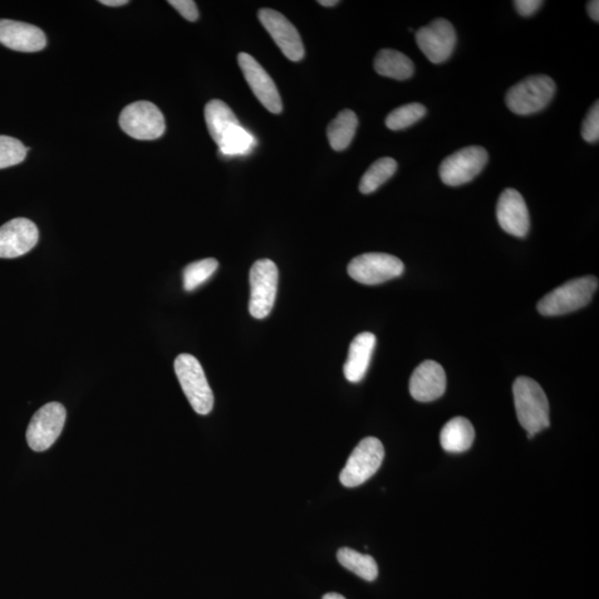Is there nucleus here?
Here are the masks:
<instances>
[{
    "label": "nucleus",
    "instance_id": "obj_13",
    "mask_svg": "<svg viewBox=\"0 0 599 599\" xmlns=\"http://www.w3.org/2000/svg\"><path fill=\"white\" fill-rule=\"evenodd\" d=\"M258 17L283 55L291 62L301 61L304 57V46L301 36L293 24L273 9H261Z\"/></svg>",
    "mask_w": 599,
    "mask_h": 599
},
{
    "label": "nucleus",
    "instance_id": "obj_11",
    "mask_svg": "<svg viewBox=\"0 0 599 599\" xmlns=\"http://www.w3.org/2000/svg\"><path fill=\"white\" fill-rule=\"evenodd\" d=\"M416 43L431 62L442 63L451 57L456 45V33L449 21L435 19L416 32Z\"/></svg>",
    "mask_w": 599,
    "mask_h": 599
},
{
    "label": "nucleus",
    "instance_id": "obj_19",
    "mask_svg": "<svg viewBox=\"0 0 599 599\" xmlns=\"http://www.w3.org/2000/svg\"><path fill=\"white\" fill-rule=\"evenodd\" d=\"M474 439V426L468 419L461 416L449 421L442 429L440 435L442 448L449 453H461L470 450Z\"/></svg>",
    "mask_w": 599,
    "mask_h": 599
},
{
    "label": "nucleus",
    "instance_id": "obj_8",
    "mask_svg": "<svg viewBox=\"0 0 599 599\" xmlns=\"http://www.w3.org/2000/svg\"><path fill=\"white\" fill-rule=\"evenodd\" d=\"M404 263L387 253H365L352 260L347 273L355 281L366 286H376L402 276Z\"/></svg>",
    "mask_w": 599,
    "mask_h": 599
},
{
    "label": "nucleus",
    "instance_id": "obj_20",
    "mask_svg": "<svg viewBox=\"0 0 599 599\" xmlns=\"http://www.w3.org/2000/svg\"><path fill=\"white\" fill-rule=\"evenodd\" d=\"M204 118L211 138L217 145L233 128L240 126V121L231 108L218 100L208 102L204 108Z\"/></svg>",
    "mask_w": 599,
    "mask_h": 599
},
{
    "label": "nucleus",
    "instance_id": "obj_4",
    "mask_svg": "<svg viewBox=\"0 0 599 599\" xmlns=\"http://www.w3.org/2000/svg\"><path fill=\"white\" fill-rule=\"evenodd\" d=\"M175 371L189 404L196 414L207 415L214 409V397L203 366L194 356H178Z\"/></svg>",
    "mask_w": 599,
    "mask_h": 599
},
{
    "label": "nucleus",
    "instance_id": "obj_2",
    "mask_svg": "<svg viewBox=\"0 0 599 599\" xmlns=\"http://www.w3.org/2000/svg\"><path fill=\"white\" fill-rule=\"evenodd\" d=\"M598 279L587 276L571 280L545 296L537 304L542 316L555 317L586 307L598 289Z\"/></svg>",
    "mask_w": 599,
    "mask_h": 599
},
{
    "label": "nucleus",
    "instance_id": "obj_25",
    "mask_svg": "<svg viewBox=\"0 0 599 599\" xmlns=\"http://www.w3.org/2000/svg\"><path fill=\"white\" fill-rule=\"evenodd\" d=\"M254 137L247 129L240 125L233 128L227 136L221 140L219 152L225 157H235L248 155L254 148Z\"/></svg>",
    "mask_w": 599,
    "mask_h": 599
},
{
    "label": "nucleus",
    "instance_id": "obj_9",
    "mask_svg": "<svg viewBox=\"0 0 599 599\" xmlns=\"http://www.w3.org/2000/svg\"><path fill=\"white\" fill-rule=\"evenodd\" d=\"M489 154L483 147L471 146L454 152L442 162L441 180L446 185L459 186L472 181L488 164Z\"/></svg>",
    "mask_w": 599,
    "mask_h": 599
},
{
    "label": "nucleus",
    "instance_id": "obj_15",
    "mask_svg": "<svg viewBox=\"0 0 599 599\" xmlns=\"http://www.w3.org/2000/svg\"><path fill=\"white\" fill-rule=\"evenodd\" d=\"M496 217L500 228L514 237L524 238L530 227L527 203L515 189H505L496 205Z\"/></svg>",
    "mask_w": 599,
    "mask_h": 599
},
{
    "label": "nucleus",
    "instance_id": "obj_27",
    "mask_svg": "<svg viewBox=\"0 0 599 599\" xmlns=\"http://www.w3.org/2000/svg\"><path fill=\"white\" fill-rule=\"evenodd\" d=\"M425 115L426 108L423 105L414 102V104L404 105L393 110L386 117L385 125L391 130H402L414 126Z\"/></svg>",
    "mask_w": 599,
    "mask_h": 599
},
{
    "label": "nucleus",
    "instance_id": "obj_31",
    "mask_svg": "<svg viewBox=\"0 0 599 599\" xmlns=\"http://www.w3.org/2000/svg\"><path fill=\"white\" fill-rule=\"evenodd\" d=\"M543 4L544 2H541V0H517V2H514V7L520 16L529 17L537 13L543 6Z\"/></svg>",
    "mask_w": 599,
    "mask_h": 599
},
{
    "label": "nucleus",
    "instance_id": "obj_28",
    "mask_svg": "<svg viewBox=\"0 0 599 599\" xmlns=\"http://www.w3.org/2000/svg\"><path fill=\"white\" fill-rule=\"evenodd\" d=\"M28 148L13 137L0 136V169L21 164L26 158Z\"/></svg>",
    "mask_w": 599,
    "mask_h": 599
},
{
    "label": "nucleus",
    "instance_id": "obj_30",
    "mask_svg": "<svg viewBox=\"0 0 599 599\" xmlns=\"http://www.w3.org/2000/svg\"><path fill=\"white\" fill-rule=\"evenodd\" d=\"M186 21L195 22L199 18L198 7L193 0H170L168 2Z\"/></svg>",
    "mask_w": 599,
    "mask_h": 599
},
{
    "label": "nucleus",
    "instance_id": "obj_34",
    "mask_svg": "<svg viewBox=\"0 0 599 599\" xmlns=\"http://www.w3.org/2000/svg\"><path fill=\"white\" fill-rule=\"evenodd\" d=\"M338 4V0H320V2H319V5H321V6L324 7H333Z\"/></svg>",
    "mask_w": 599,
    "mask_h": 599
},
{
    "label": "nucleus",
    "instance_id": "obj_18",
    "mask_svg": "<svg viewBox=\"0 0 599 599\" xmlns=\"http://www.w3.org/2000/svg\"><path fill=\"white\" fill-rule=\"evenodd\" d=\"M376 345V338L371 332L360 333L353 338L346 365L343 366L348 382L357 383L366 376Z\"/></svg>",
    "mask_w": 599,
    "mask_h": 599
},
{
    "label": "nucleus",
    "instance_id": "obj_23",
    "mask_svg": "<svg viewBox=\"0 0 599 599\" xmlns=\"http://www.w3.org/2000/svg\"><path fill=\"white\" fill-rule=\"evenodd\" d=\"M338 561L343 567L367 582L375 581L379 574L375 558L370 555L358 553L355 549L347 547L338 549Z\"/></svg>",
    "mask_w": 599,
    "mask_h": 599
},
{
    "label": "nucleus",
    "instance_id": "obj_5",
    "mask_svg": "<svg viewBox=\"0 0 599 599\" xmlns=\"http://www.w3.org/2000/svg\"><path fill=\"white\" fill-rule=\"evenodd\" d=\"M279 282V270L269 259L258 260L250 270L249 311L255 319L267 318L271 313L276 302Z\"/></svg>",
    "mask_w": 599,
    "mask_h": 599
},
{
    "label": "nucleus",
    "instance_id": "obj_10",
    "mask_svg": "<svg viewBox=\"0 0 599 599\" xmlns=\"http://www.w3.org/2000/svg\"><path fill=\"white\" fill-rule=\"evenodd\" d=\"M66 417L65 406L58 402L41 407L28 425L26 439L29 448L35 452L52 448L62 434Z\"/></svg>",
    "mask_w": 599,
    "mask_h": 599
},
{
    "label": "nucleus",
    "instance_id": "obj_21",
    "mask_svg": "<svg viewBox=\"0 0 599 599\" xmlns=\"http://www.w3.org/2000/svg\"><path fill=\"white\" fill-rule=\"evenodd\" d=\"M375 70L379 75L395 81L409 80L414 73V63L395 49H382L375 59Z\"/></svg>",
    "mask_w": 599,
    "mask_h": 599
},
{
    "label": "nucleus",
    "instance_id": "obj_26",
    "mask_svg": "<svg viewBox=\"0 0 599 599\" xmlns=\"http://www.w3.org/2000/svg\"><path fill=\"white\" fill-rule=\"evenodd\" d=\"M219 268L217 260L209 258L200 260L186 265L184 270V288L185 291H194L203 286L204 282L214 276Z\"/></svg>",
    "mask_w": 599,
    "mask_h": 599
},
{
    "label": "nucleus",
    "instance_id": "obj_3",
    "mask_svg": "<svg viewBox=\"0 0 599 599\" xmlns=\"http://www.w3.org/2000/svg\"><path fill=\"white\" fill-rule=\"evenodd\" d=\"M556 83L551 77L537 75L525 78L507 93L509 109L519 116H528L545 109L553 100Z\"/></svg>",
    "mask_w": 599,
    "mask_h": 599
},
{
    "label": "nucleus",
    "instance_id": "obj_24",
    "mask_svg": "<svg viewBox=\"0 0 599 599\" xmlns=\"http://www.w3.org/2000/svg\"><path fill=\"white\" fill-rule=\"evenodd\" d=\"M396 169L397 162L389 158V157L376 160L362 176L360 181L361 193L365 195L375 193L382 185L392 178Z\"/></svg>",
    "mask_w": 599,
    "mask_h": 599
},
{
    "label": "nucleus",
    "instance_id": "obj_33",
    "mask_svg": "<svg viewBox=\"0 0 599 599\" xmlns=\"http://www.w3.org/2000/svg\"><path fill=\"white\" fill-rule=\"evenodd\" d=\"M128 3H129L128 0H100V4L109 7L124 6V5H127Z\"/></svg>",
    "mask_w": 599,
    "mask_h": 599
},
{
    "label": "nucleus",
    "instance_id": "obj_6",
    "mask_svg": "<svg viewBox=\"0 0 599 599\" xmlns=\"http://www.w3.org/2000/svg\"><path fill=\"white\" fill-rule=\"evenodd\" d=\"M121 129L137 140H156L166 131L165 117L150 101H136L127 106L119 117Z\"/></svg>",
    "mask_w": 599,
    "mask_h": 599
},
{
    "label": "nucleus",
    "instance_id": "obj_7",
    "mask_svg": "<svg viewBox=\"0 0 599 599\" xmlns=\"http://www.w3.org/2000/svg\"><path fill=\"white\" fill-rule=\"evenodd\" d=\"M385 460V448L380 440L366 438L353 450L340 474V480L346 488H357L366 483L381 468Z\"/></svg>",
    "mask_w": 599,
    "mask_h": 599
},
{
    "label": "nucleus",
    "instance_id": "obj_14",
    "mask_svg": "<svg viewBox=\"0 0 599 599\" xmlns=\"http://www.w3.org/2000/svg\"><path fill=\"white\" fill-rule=\"evenodd\" d=\"M39 240L37 225L32 220L16 218L0 227V258L22 257L35 248Z\"/></svg>",
    "mask_w": 599,
    "mask_h": 599
},
{
    "label": "nucleus",
    "instance_id": "obj_12",
    "mask_svg": "<svg viewBox=\"0 0 599 599\" xmlns=\"http://www.w3.org/2000/svg\"><path fill=\"white\" fill-rule=\"evenodd\" d=\"M238 62L244 80L249 83L258 100L272 114H280L283 109L281 97L269 73L247 52L239 53Z\"/></svg>",
    "mask_w": 599,
    "mask_h": 599
},
{
    "label": "nucleus",
    "instance_id": "obj_35",
    "mask_svg": "<svg viewBox=\"0 0 599 599\" xmlns=\"http://www.w3.org/2000/svg\"><path fill=\"white\" fill-rule=\"evenodd\" d=\"M322 599H347L345 596L340 595L338 593H328L327 595H324Z\"/></svg>",
    "mask_w": 599,
    "mask_h": 599
},
{
    "label": "nucleus",
    "instance_id": "obj_17",
    "mask_svg": "<svg viewBox=\"0 0 599 599\" xmlns=\"http://www.w3.org/2000/svg\"><path fill=\"white\" fill-rule=\"evenodd\" d=\"M446 390V375L438 362L421 363L410 380V393L414 400L432 402L440 399Z\"/></svg>",
    "mask_w": 599,
    "mask_h": 599
},
{
    "label": "nucleus",
    "instance_id": "obj_16",
    "mask_svg": "<svg viewBox=\"0 0 599 599\" xmlns=\"http://www.w3.org/2000/svg\"><path fill=\"white\" fill-rule=\"evenodd\" d=\"M0 43L22 52L43 51L47 45V38L41 28L33 24L0 19Z\"/></svg>",
    "mask_w": 599,
    "mask_h": 599
},
{
    "label": "nucleus",
    "instance_id": "obj_22",
    "mask_svg": "<svg viewBox=\"0 0 599 599\" xmlns=\"http://www.w3.org/2000/svg\"><path fill=\"white\" fill-rule=\"evenodd\" d=\"M358 120L350 109L340 112L335 120L328 127V139L333 150L342 151L350 146L355 138Z\"/></svg>",
    "mask_w": 599,
    "mask_h": 599
},
{
    "label": "nucleus",
    "instance_id": "obj_29",
    "mask_svg": "<svg viewBox=\"0 0 599 599\" xmlns=\"http://www.w3.org/2000/svg\"><path fill=\"white\" fill-rule=\"evenodd\" d=\"M583 139L589 144H595L599 140V104L598 101L593 105L591 110L583 122L582 126Z\"/></svg>",
    "mask_w": 599,
    "mask_h": 599
},
{
    "label": "nucleus",
    "instance_id": "obj_32",
    "mask_svg": "<svg viewBox=\"0 0 599 599\" xmlns=\"http://www.w3.org/2000/svg\"><path fill=\"white\" fill-rule=\"evenodd\" d=\"M587 13L593 21H595L596 23L599 22V2H597V0H592V2H588Z\"/></svg>",
    "mask_w": 599,
    "mask_h": 599
},
{
    "label": "nucleus",
    "instance_id": "obj_1",
    "mask_svg": "<svg viewBox=\"0 0 599 599\" xmlns=\"http://www.w3.org/2000/svg\"><path fill=\"white\" fill-rule=\"evenodd\" d=\"M515 410L520 425L528 432V438L547 429L549 404L542 386L528 376H519L513 385Z\"/></svg>",
    "mask_w": 599,
    "mask_h": 599
}]
</instances>
